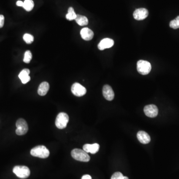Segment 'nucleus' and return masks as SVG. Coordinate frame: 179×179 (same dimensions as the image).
Here are the masks:
<instances>
[{
  "instance_id": "10",
  "label": "nucleus",
  "mask_w": 179,
  "mask_h": 179,
  "mask_svg": "<svg viewBox=\"0 0 179 179\" xmlns=\"http://www.w3.org/2000/svg\"><path fill=\"white\" fill-rule=\"evenodd\" d=\"M103 94L104 98L107 100H112L115 97V93L111 86L106 85L103 87Z\"/></svg>"
},
{
  "instance_id": "25",
  "label": "nucleus",
  "mask_w": 179,
  "mask_h": 179,
  "mask_svg": "<svg viewBox=\"0 0 179 179\" xmlns=\"http://www.w3.org/2000/svg\"><path fill=\"white\" fill-rule=\"evenodd\" d=\"M30 80V76H28L24 78V79L21 80V81H22V83L25 84L29 82Z\"/></svg>"
},
{
  "instance_id": "16",
  "label": "nucleus",
  "mask_w": 179,
  "mask_h": 179,
  "mask_svg": "<svg viewBox=\"0 0 179 179\" xmlns=\"http://www.w3.org/2000/svg\"><path fill=\"white\" fill-rule=\"evenodd\" d=\"M75 20L80 26L87 25L89 23L88 19L87 17L80 14H77L76 18Z\"/></svg>"
},
{
  "instance_id": "6",
  "label": "nucleus",
  "mask_w": 179,
  "mask_h": 179,
  "mask_svg": "<svg viewBox=\"0 0 179 179\" xmlns=\"http://www.w3.org/2000/svg\"><path fill=\"white\" fill-rule=\"evenodd\" d=\"M16 127L17 128L16 133L18 135L25 134L27 133L29 129L28 123L23 118L18 119L16 122Z\"/></svg>"
},
{
  "instance_id": "24",
  "label": "nucleus",
  "mask_w": 179,
  "mask_h": 179,
  "mask_svg": "<svg viewBox=\"0 0 179 179\" xmlns=\"http://www.w3.org/2000/svg\"><path fill=\"white\" fill-rule=\"evenodd\" d=\"M4 20H5L4 16L2 14H0V28H3V26H4Z\"/></svg>"
},
{
  "instance_id": "9",
  "label": "nucleus",
  "mask_w": 179,
  "mask_h": 179,
  "mask_svg": "<svg viewBox=\"0 0 179 179\" xmlns=\"http://www.w3.org/2000/svg\"><path fill=\"white\" fill-rule=\"evenodd\" d=\"M133 16L134 18L136 20H143L148 17V10L145 8H137L134 12Z\"/></svg>"
},
{
  "instance_id": "26",
  "label": "nucleus",
  "mask_w": 179,
  "mask_h": 179,
  "mask_svg": "<svg viewBox=\"0 0 179 179\" xmlns=\"http://www.w3.org/2000/svg\"><path fill=\"white\" fill-rule=\"evenodd\" d=\"M81 179H92V177L89 175H85L83 176Z\"/></svg>"
},
{
  "instance_id": "17",
  "label": "nucleus",
  "mask_w": 179,
  "mask_h": 179,
  "mask_svg": "<svg viewBox=\"0 0 179 179\" xmlns=\"http://www.w3.org/2000/svg\"><path fill=\"white\" fill-rule=\"evenodd\" d=\"M23 7L28 12L31 11L34 7V1L32 0H25Z\"/></svg>"
},
{
  "instance_id": "12",
  "label": "nucleus",
  "mask_w": 179,
  "mask_h": 179,
  "mask_svg": "<svg viewBox=\"0 0 179 179\" xmlns=\"http://www.w3.org/2000/svg\"><path fill=\"white\" fill-rule=\"evenodd\" d=\"M83 150L87 153H91L94 154L97 153L100 149V145L98 143H94L93 144H86L83 146Z\"/></svg>"
},
{
  "instance_id": "7",
  "label": "nucleus",
  "mask_w": 179,
  "mask_h": 179,
  "mask_svg": "<svg viewBox=\"0 0 179 179\" xmlns=\"http://www.w3.org/2000/svg\"><path fill=\"white\" fill-rule=\"evenodd\" d=\"M72 93L77 97H82L87 93V90L78 83L73 84L71 87Z\"/></svg>"
},
{
  "instance_id": "22",
  "label": "nucleus",
  "mask_w": 179,
  "mask_h": 179,
  "mask_svg": "<svg viewBox=\"0 0 179 179\" xmlns=\"http://www.w3.org/2000/svg\"><path fill=\"white\" fill-rule=\"evenodd\" d=\"M30 74V70L29 69H24L22 71L20 72L19 75V77L20 80L24 79V78L29 76Z\"/></svg>"
},
{
  "instance_id": "21",
  "label": "nucleus",
  "mask_w": 179,
  "mask_h": 179,
  "mask_svg": "<svg viewBox=\"0 0 179 179\" xmlns=\"http://www.w3.org/2000/svg\"><path fill=\"white\" fill-rule=\"evenodd\" d=\"M23 39L27 44H30V43H32V42L34 41V37L31 35L25 34L23 36Z\"/></svg>"
},
{
  "instance_id": "23",
  "label": "nucleus",
  "mask_w": 179,
  "mask_h": 179,
  "mask_svg": "<svg viewBox=\"0 0 179 179\" xmlns=\"http://www.w3.org/2000/svg\"><path fill=\"white\" fill-rule=\"evenodd\" d=\"M123 176L121 172H116L112 175L111 179H123Z\"/></svg>"
},
{
  "instance_id": "20",
  "label": "nucleus",
  "mask_w": 179,
  "mask_h": 179,
  "mask_svg": "<svg viewBox=\"0 0 179 179\" xmlns=\"http://www.w3.org/2000/svg\"><path fill=\"white\" fill-rule=\"evenodd\" d=\"M170 26L173 29H179V16L175 19L171 20L170 23Z\"/></svg>"
},
{
  "instance_id": "8",
  "label": "nucleus",
  "mask_w": 179,
  "mask_h": 179,
  "mask_svg": "<svg viewBox=\"0 0 179 179\" xmlns=\"http://www.w3.org/2000/svg\"><path fill=\"white\" fill-rule=\"evenodd\" d=\"M144 111L146 116L149 117H156L158 114V109L156 106L149 105L146 106L144 108Z\"/></svg>"
},
{
  "instance_id": "4",
  "label": "nucleus",
  "mask_w": 179,
  "mask_h": 179,
  "mask_svg": "<svg viewBox=\"0 0 179 179\" xmlns=\"http://www.w3.org/2000/svg\"><path fill=\"white\" fill-rule=\"evenodd\" d=\"M69 122V117L67 113L60 112L57 116L55 125L59 129H63L67 126Z\"/></svg>"
},
{
  "instance_id": "1",
  "label": "nucleus",
  "mask_w": 179,
  "mask_h": 179,
  "mask_svg": "<svg viewBox=\"0 0 179 179\" xmlns=\"http://www.w3.org/2000/svg\"><path fill=\"white\" fill-rule=\"evenodd\" d=\"M32 156L41 158H46L49 156V150L43 145H38L34 147L30 151Z\"/></svg>"
},
{
  "instance_id": "3",
  "label": "nucleus",
  "mask_w": 179,
  "mask_h": 179,
  "mask_svg": "<svg viewBox=\"0 0 179 179\" xmlns=\"http://www.w3.org/2000/svg\"><path fill=\"white\" fill-rule=\"evenodd\" d=\"M137 70L141 75H147L151 70V65L148 61L140 60L137 62Z\"/></svg>"
},
{
  "instance_id": "5",
  "label": "nucleus",
  "mask_w": 179,
  "mask_h": 179,
  "mask_svg": "<svg viewBox=\"0 0 179 179\" xmlns=\"http://www.w3.org/2000/svg\"><path fill=\"white\" fill-rule=\"evenodd\" d=\"M13 172L17 177L21 179H26L30 176V170L25 166H16L14 168Z\"/></svg>"
},
{
  "instance_id": "18",
  "label": "nucleus",
  "mask_w": 179,
  "mask_h": 179,
  "mask_svg": "<svg viewBox=\"0 0 179 179\" xmlns=\"http://www.w3.org/2000/svg\"><path fill=\"white\" fill-rule=\"evenodd\" d=\"M77 14L74 12V8L72 7H70L68 8V14L66 15V18L69 20H73L75 19Z\"/></svg>"
},
{
  "instance_id": "14",
  "label": "nucleus",
  "mask_w": 179,
  "mask_h": 179,
  "mask_svg": "<svg viewBox=\"0 0 179 179\" xmlns=\"http://www.w3.org/2000/svg\"><path fill=\"white\" fill-rule=\"evenodd\" d=\"M137 139L142 144H147L150 142L151 138L145 131H140L137 134Z\"/></svg>"
},
{
  "instance_id": "11",
  "label": "nucleus",
  "mask_w": 179,
  "mask_h": 179,
  "mask_svg": "<svg viewBox=\"0 0 179 179\" xmlns=\"http://www.w3.org/2000/svg\"><path fill=\"white\" fill-rule=\"evenodd\" d=\"M114 45V41L111 38H104L100 41L98 46V48L100 50H103L106 48H110Z\"/></svg>"
},
{
  "instance_id": "13",
  "label": "nucleus",
  "mask_w": 179,
  "mask_h": 179,
  "mask_svg": "<svg viewBox=\"0 0 179 179\" xmlns=\"http://www.w3.org/2000/svg\"><path fill=\"white\" fill-rule=\"evenodd\" d=\"M82 38L86 41H91L94 37L93 31L88 28H83L80 32Z\"/></svg>"
},
{
  "instance_id": "19",
  "label": "nucleus",
  "mask_w": 179,
  "mask_h": 179,
  "mask_svg": "<svg viewBox=\"0 0 179 179\" xmlns=\"http://www.w3.org/2000/svg\"><path fill=\"white\" fill-rule=\"evenodd\" d=\"M32 57V54L31 52H30V50H27L24 53L23 61L25 63H29L31 61Z\"/></svg>"
},
{
  "instance_id": "2",
  "label": "nucleus",
  "mask_w": 179,
  "mask_h": 179,
  "mask_svg": "<svg viewBox=\"0 0 179 179\" xmlns=\"http://www.w3.org/2000/svg\"><path fill=\"white\" fill-rule=\"evenodd\" d=\"M72 157L77 161L87 162L90 160V157L83 150L80 149H74L71 151Z\"/></svg>"
},
{
  "instance_id": "27",
  "label": "nucleus",
  "mask_w": 179,
  "mask_h": 179,
  "mask_svg": "<svg viewBox=\"0 0 179 179\" xmlns=\"http://www.w3.org/2000/svg\"><path fill=\"white\" fill-rule=\"evenodd\" d=\"M16 5L18 6H19V7H23V6H24V2L21 1H18L16 3Z\"/></svg>"
},
{
  "instance_id": "28",
  "label": "nucleus",
  "mask_w": 179,
  "mask_h": 179,
  "mask_svg": "<svg viewBox=\"0 0 179 179\" xmlns=\"http://www.w3.org/2000/svg\"><path fill=\"white\" fill-rule=\"evenodd\" d=\"M123 179H129L127 177H126V176H123Z\"/></svg>"
},
{
  "instance_id": "15",
  "label": "nucleus",
  "mask_w": 179,
  "mask_h": 179,
  "mask_svg": "<svg viewBox=\"0 0 179 179\" xmlns=\"http://www.w3.org/2000/svg\"><path fill=\"white\" fill-rule=\"evenodd\" d=\"M49 85L48 83L46 82H43L40 84L38 87L37 93L38 95L41 96H44L47 93L48 91H49Z\"/></svg>"
}]
</instances>
